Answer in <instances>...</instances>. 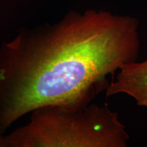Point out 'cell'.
Wrapping results in <instances>:
<instances>
[{"label":"cell","instance_id":"6da1fadb","mask_svg":"<svg viewBox=\"0 0 147 147\" xmlns=\"http://www.w3.org/2000/svg\"><path fill=\"white\" fill-rule=\"evenodd\" d=\"M137 18L109 11L69 12L57 23L23 29L0 47V132L54 104L91 102L108 76L137 61Z\"/></svg>","mask_w":147,"mask_h":147},{"label":"cell","instance_id":"7a4b0ae2","mask_svg":"<svg viewBox=\"0 0 147 147\" xmlns=\"http://www.w3.org/2000/svg\"><path fill=\"white\" fill-rule=\"evenodd\" d=\"M30 113L27 124L4 136V147H127L129 140L107 104H54Z\"/></svg>","mask_w":147,"mask_h":147},{"label":"cell","instance_id":"3957f363","mask_svg":"<svg viewBox=\"0 0 147 147\" xmlns=\"http://www.w3.org/2000/svg\"><path fill=\"white\" fill-rule=\"evenodd\" d=\"M126 94L139 106L147 108V57L142 61L130 62L118 71L106 89V97Z\"/></svg>","mask_w":147,"mask_h":147}]
</instances>
